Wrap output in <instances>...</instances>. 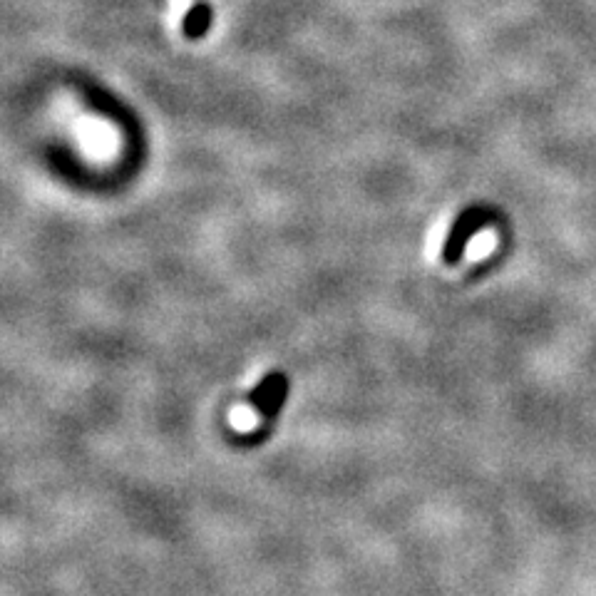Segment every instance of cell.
<instances>
[{
	"label": "cell",
	"instance_id": "7a4b0ae2",
	"mask_svg": "<svg viewBox=\"0 0 596 596\" xmlns=\"http://www.w3.org/2000/svg\"><path fill=\"white\" fill-rule=\"evenodd\" d=\"M289 388L291 385H289V375L286 373L281 371L266 373L264 378L254 385V390L249 393L246 403H249V408L254 410L259 418L271 420L281 408H284L286 398H289Z\"/></svg>",
	"mask_w": 596,
	"mask_h": 596
},
{
	"label": "cell",
	"instance_id": "3957f363",
	"mask_svg": "<svg viewBox=\"0 0 596 596\" xmlns=\"http://www.w3.org/2000/svg\"><path fill=\"white\" fill-rule=\"evenodd\" d=\"M209 25H212V8H209L207 3H197L187 15H184V23H182L184 38L189 40L202 38V35H207Z\"/></svg>",
	"mask_w": 596,
	"mask_h": 596
},
{
	"label": "cell",
	"instance_id": "6da1fadb",
	"mask_svg": "<svg viewBox=\"0 0 596 596\" xmlns=\"http://www.w3.org/2000/svg\"><path fill=\"white\" fill-rule=\"evenodd\" d=\"M490 222H492V214L487 212V209H477V207L465 209V212H462L460 217L452 222L450 231H447L443 251H440V259H443V264L455 266L457 261L462 259V254H465V249H467V244H470L472 236H475L480 229H485Z\"/></svg>",
	"mask_w": 596,
	"mask_h": 596
}]
</instances>
